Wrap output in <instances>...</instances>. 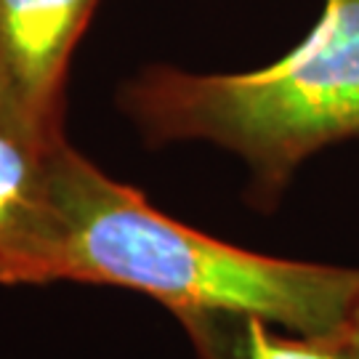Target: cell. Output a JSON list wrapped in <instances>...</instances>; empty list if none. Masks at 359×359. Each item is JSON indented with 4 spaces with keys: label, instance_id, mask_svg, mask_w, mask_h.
I'll return each mask as SVG.
<instances>
[{
    "label": "cell",
    "instance_id": "1",
    "mask_svg": "<svg viewBox=\"0 0 359 359\" xmlns=\"http://www.w3.org/2000/svg\"><path fill=\"white\" fill-rule=\"evenodd\" d=\"M51 283L136 290L173 317L231 311L293 333L335 335L359 295V266L266 256L197 231L65 142L27 285Z\"/></svg>",
    "mask_w": 359,
    "mask_h": 359
},
{
    "label": "cell",
    "instance_id": "2",
    "mask_svg": "<svg viewBox=\"0 0 359 359\" xmlns=\"http://www.w3.org/2000/svg\"><path fill=\"white\" fill-rule=\"evenodd\" d=\"M120 107L144 142H205L240 157L250 203L277 205L309 157L359 136V0H325L293 51L250 72L147 67Z\"/></svg>",
    "mask_w": 359,
    "mask_h": 359
},
{
    "label": "cell",
    "instance_id": "3",
    "mask_svg": "<svg viewBox=\"0 0 359 359\" xmlns=\"http://www.w3.org/2000/svg\"><path fill=\"white\" fill-rule=\"evenodd\" d=\"M99 0H0V104L65 130V80Z\"/></svg>",
    "mask_w": 359,
    "mask_h": 359
},
{
    "label": "cell",
    "instance_id": "4",
    "mask_svg": "<svg viewBox=\"0 0 359 359\" xmlns=\"http://www.w3.org/2000/svg\"><path fill=\"white\" fill-rule=\"evenodd\" d=\"M65 130L0 104V285H27L48 229L51 173Z\"/></svg>",
    "mask_w": 359,
    "mask_h": 359
},
{
    "label": "cell",
    "instance_id": "5",
    "mask_svg": "<svg viewBox=\"0 0 359 359\" xmlns=\"http://www.w3.org/2000/svg\"><path fill=\"white\" fill-rule=\"evenodd\" d=\"M194 359H354L338 335H304L253 314L203 311L176 317Z\"/></svg>",
    "mask_w": 359,
    "mask_h": 359
},
{
    "label": "cell",
    "instance_id": "6",
    "mask_svg": "<svg viewBox=\"0 0 359 359\" xmlns=\"http://www.w3.org/2000/svg\"><path fill=\"white\" fill-rule=\"evenodd\" d=\"M335 335L344 341V346L354 354V359H359V295H357V301L351 304L346 320H344L341 330H338Z\"/></svg>",
    "mask_w": 359,
    "mask_h": 359
}]
</instances>
